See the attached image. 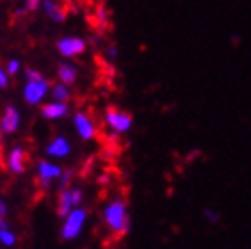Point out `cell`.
Listing matches in <instances>:
<instances>
[{"label":"cell","mask_w":251,"mask_h":249,"mask_svg":"<svg viewBox=\"0 0 251 249\" xmlns=\"http://www.w3.org/2000/svg\"><path fill=\"white\" fill-rule=\"evenodd\" d=\"M41 9H43L45 16L50 22H53V24H63L68 16V11L61 0H43L41 2Z\"/></svg>","instance_id":"cell-13"},{"label":"cell","mask_w":251,"mask_h":249,"mask_svg":"<svg viewBox=\"0 0 251 249\" xmlns=\"http://www.w3.org/2000/svg\"><path fill=\"white\" fill-rule=\"evenodd\" d=\"M72 124H73V130L77 132V135L82 141L89 143V141L97 139V135H98L97 121L93 120V116L87 114L86 110H77V112L72 116Z\"/></svg>","instance_id":"cell-8"},{"label":"cell","mask_w":251,"mask_h":249,"mask_svg":"<svg viewBox=\"0 0 251 249\" xmlns=\"http://www.w3.org/2000/svg\"><path fill=\"white\" fill-rule=\"evenodd\" d=\"M45 155L49 158H55V160L70 157L72 155V143L64 135H55L45 146Z\"/></svg>","instance_id":"cell-10"},{"label":"cell","mask_w":251,"mask_h":249,"mask_svg":"<svg viewBox=\"0 0 251 249\" xmlns=\"http://www.w3.org/2000/svg\"><path fill=\"white\" fill-rule=\"evenodd\" d=\"M0 249H4V248H0Z\"/></svg>","instance_id":"cell-28"},{"label":"cell","mask_w":251,"mask_h":249,"mask_svg":"<svg viewBox=\"0 0 251 249\" xmlns=\"http://www.w3.org/2000/svg\"><path fill=\"white\" fill-rule=\"evenodd\" d=\"M87 210L84 206H77L73 208L68 216L63 217V224H61V239L63 240H75L80 237V233L86 228L87 223Z\"/></svg>","instance_id":"cell-2"},{"label":"cell","mask_w":251,"mask_h":249,"mask_svg":"<svg viewBox=\"0 0 251 249\" xmlns=\"http://www.w3.org/2000/svg\"><path fill=\"white\" fill-rule=\"evenodd\" d=\"M11 84V77L9 73L5 72L4 66H0V91H4V89H7Z\"/></svg>","instance_id":"cell-22"},{"label":"cell","mask_w":251,"mask_h":249,"mask_svg":"<svg viewBox=\"0 0 251 249\" xmlns=\"http://www.w3.org/2000/svg\"><path fill=\"white\" fill-rule=\"evenodd\" d=\"M118 55H120V50H118V47L111 45V47L105 48V57L109 59V61H116Z\"/></svg>","instance_id":"cell-23"},{"label":"cell","mask_w":251,"mask_h":249,"mask_svg":"<svg viewBox=\"0 0 251 249\" xmlns=\"http://www.w3.org/2000/svg\"><path fill=\"white\" fill-rule=\"evenodd\" d=\"M18 242V237L9 226L7 228H0V246L2 248H15Z\"/></svg>","instance_id":"cell-16"},{"label":"cell","mask_w":251,"mask_h":249,"mask_svg":"<svg viewBox=\"0 0 251 249\" xmlns=\"http://www.w3.org/2000/svg\"><path fill=\"white\" fill-rule=\"evenodd\" d=\"M103 124L107 130L114 135H125L128 134L134 126V118L128 114L126 110L116 109V107H109L103 114Z\"/></svg>","instance_id":"cell-3"},{"label":"cell","mask_w":251,"mask_h":249,"mask_svg":"<svg viewBox=\"0 0 251 249\" xmlns=\"http://www.w3.org/2000/svg\"><path fill=\"white\" fill-rule=\"evenodd\" d=\"M22 124V114L15 105H7L0 116V128L5 135H13L20 130Z\"/></svg>","instance_id":"cell-12"},{"label":"cell","mask_w":251,"mask_h":249,"mask_svg":"<svg viewBox=\"0 0 251 249\" xmlns=\"http://www.w3.org/2000/svg\"><path fill=\"white\" fill-rule=\"evenodd\" d=\"M72 86L63 84V82H55L50 86V98L57 101H70L72 100Z\"/></svg>","instance_id":"cell-15"},{"label":"cell","mask_w":251,"mask_h":249,"mask_svg":"<svg viewBox=\"0 0 251 249\" xmlns=\"http://www.w3.org/2000/svg\"><path fill=\"white\" fill-rule=\"evenodd\" d=\"M70 101H57V100H50L45 101L41 105V116H43L47 121H59L64 120L66 116H70Z\"/></svg>","instance_id":"cell-11"},{"label":"cell","mask_w":251,"mask_h":249,"mask_svg":"<svg viewBox=\"0 0 251 249\" xmlns=\"http://www.w3.org/2000/svg\"><path fill=\"white\" fill-rule=\"evenodd\" d=\"M101 221L105 230L112 237H125L130 231V212H128V203L123 196H116L109 199L101 208Z\"/></svg>","instance_id":"cell-1"},{"label":"cell","mask_w":251,"mask_h":249,"mask_svg":"<svg viewBox=\"0 0 251 249\" xmlns=\"http://www.w3.org/2000/svg\"><path fill=\"white\" fill-rule=\"evenodd\" d=\"M109 180H111V176H109L107 173H103V174H100V176H98V182H100L101 185H107V183H109Z\"/></svg>","instance_id":"cell-25"},{"label":"cell","mask_w":251,"mask_h":249,"mask_svg":"<svg viewBox=\"0 0 251 249\" xmlns=\"http://www.w3.org/2000/svg\"><path fill=\"white\" fill-rule=\"evenodd\" d=\"M7 217L5 216H2V214H0V228H7Z\"/></svg>","instance_id":"cell-27"},{"label":"cell","mask_w":251,"mask_h":249,"mask_svg":"<svg viewBox=\"0 0 251 249\" xmlns=\"http://www.w3.org/2000/svg\"><path fill=\"white\" fill-rule=\"evenodd\" d=\"M4 137H5V134L2 132V128H0V157H2V151H4Z\"/></svg>","instance_id":"cell-26"},{"label":"cell","mask_w":251,"mask_h":249,"mask_svg":"<svg viewBox=\"0 0 251 249\" xmlns=\"http://www.w3.org/2000/svg\"><path fill=\"white\" fill-rule=\"evenodd\" d=\"M50 86H52V84L45 77L34 78V80H25L24 89H22L25 103L30 107L43 105L45 100L50 96Z\"/></svg>","instance_id":"cell-4"},{"label":"cell","mask_w":251,"mask_h":249,"mask_svg":"<svg viewBox=\"0 0 251 249\" xmlns=\"http://www.w3.org/2000/svg\"><path fill=\"white\" fill-rule=\"evenodd\" d=\"M29 166V155L27 149L22 144H15L13 148L5 153V169L7 173H11L13 176H22L27 171Z\"/></svg>","instance_id":"cell-9"},{"label":"cell","mask_w":251,"mask_h":249,"mask_svg":"<svg viewBox=\"0 0 251 249\" xmlns=\"http://www.w3.org/2000/svg\"><path fill=\"white\" fill-rule=\"evenodd\" d=\"M5 72L9 73V77H16L20 72H22V61L20 59H9L5 62Z\"/></svg>","instance_id":"cell-19"},{"label":"cell","mask_w":251,"mask_h":249,"mask_svg":"<svg viewBox=\"0 0 251 249\" xmlns=\"http://www.w3.org/2000/svg\"><path fill=\"white\" fill-rule=\"evenodd\" d=\"M78 78V68L73 64L72 61H61L57 64V80L68 84V86H73Z\"/></svg>","instance_id":"cell-14"},{"label":"cell","mask_w":251,"mask_h":249,"mask_svg":"<svg viewBox=\"0 0 251 249\" xmlns=\"http://www.w3.org/2000/svg\"><path fill=\"white\" fill-rule=\"evenodd\" d=\"M61 173H63V168L50 158H43L36 164V180L43 191H50L57 183Z\"/></svg>","instance_id":"cell-6"},{"label":"cell","mask_w":251,"mask_h":249,"mask_svg":"<svg viewBox=\"0 0 251 249\" xmlns=\"http://www.w3.org/2000/svg\"><path fill=\"white\" fill-rule=\"evenodd\" d=\"M41 2L43 0H22V7H24L27 13H36V11L41 7Z\"/></svg>","instance_id":"cell-21"},{"label":"cell","mask_w":251,"mask_h":249,"mask_svg":"<svg viewBox=\"0 0 251 249\" xmlns=\"http://www.w3.org/2000/svg\"><path fill=\"white\" fill-rule=\"evenodd\" d=\"M95 18H97V25L98 29L103 30L109 27V22H111V15H109V11L103 4H98L97 11H95Z\"/></svg>","instance_id":"cell-17"},{"label":"cell","mask_w":251,"mask_h":249,"mask_svg":"<svg viewBox=\"0 0 251 249\" xmlns=\"http://www.w3.org/2000/svg\"><path fill=\"white\" fill-rule=\"evenodd\" d=\"M203 217H205V221H207L208 224H218L219 219H221L219 212L214 210V208H205V210H203Z\"/></svg>","instance_id":"cell-20"},{"label":"cell","mask_w":251,"mask_h":249,"mask_svg":"<svg viewBox=\"0 0 251 249\" xmlns=\"http://www.w3.org/2000/svg\"><path fill=\"white\" fill-rule=\"evenodd\" d=\"M84 189L78 185H70L66 189H61L57 194V216L63 219L64 216H68L73 208L82 206L84 203Z\"/></svg>","instance_id":"cell-5"},{"label":"cell","mask_w":251,"mask_h":249,"mask_svg":"<svg viewBox=\"0 0 251 249\" xmlns=\"http://www.w3.org/2000/svg\"><path fill=\"white\" fill-rule=\"evenodd\" d=\"M87 39L82 38V36H63V38L57 39L55 43V48H57V53L63 59H77L80 55H84L87 50Z\"/></svg>","instance_id":"cell-7"},{"label":"cell","mask_w":251,"mask_h":249,"mask_svg":"<svg viewBox=\"0 0 251 249\" xmlns=\"http://www.w3.org/2000/svg\"><path fill=\"white\" fill-rule=\"evenodd\" d=\"M0 214L7 217V203H5V199L2 198V191H0Z\"/></svg>","instance_id":"cell-24"},{"label":"cell","mask_w":251,"mask_h":249,"mask_svg":"<svg viewBox=\"0 0 251 249\" xmlns=\"http://www.w3.org/2000/svg\"><path fill=\"white\" fill-rule=\"evenodd\" d=\"M73 176H75V171H73V169H63V173H61V176H59V180H57L59 191L73 185Z\"/></svg>","instance_id":"cell-18"}]
</instances>
